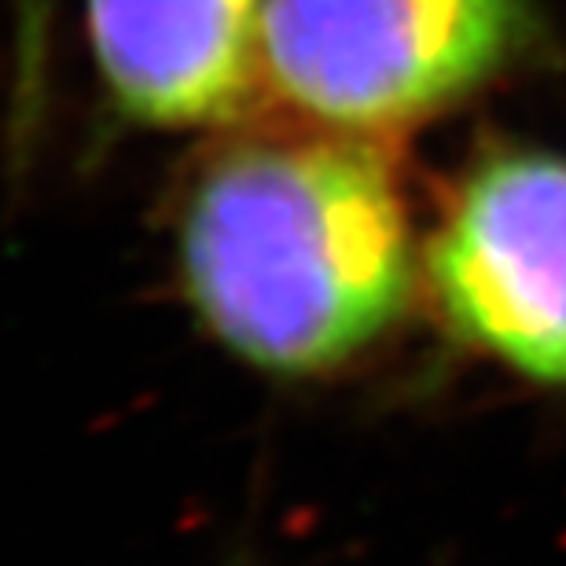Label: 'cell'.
<instances>
[{
  "instance_id": "4",
  "label": "cell",
  "mask_w": 566,
  "mask_h": 566,
  "mask_svg": "<svg viewBox=\"0 0 566 566\" xmlns=\"http://www.w3.org/2000/svg\"><path fill=\"white\" fill-rule=\"evenodd\" d=\"M266 0H85L110 104L148 129H217L255 107Z\"/></svg>"
},
{
  "instance_id": "3",
  "label": "cell",
  "mask_w": 566,
  "mask_h": 566,
  "mask_svg": "<svg viewBox=\"0 0 566 566\" xmlns=\"http://www.w3.org/2000/svg\"><path fill=\"white\" fill-rule=\"evenodd\" d=\"M420 269L460 346L566 387V155L485 151L452 188Z\"/></svg>"
},
{
  "instance_id": "5",
  "label": "cell",
  "mask_w": 566,
  "mask_h": 566,
  "mask_svg": "<svg viewBox=\"0 0 566 566\" xmlns=\"http://www.w3.org/2000/svg\"><path fill=\"white\" fill-rule=\"evenodd\" d=\"M15 12V78H12V151L30 155L45 121L48 67H52L56 0H12Z\"/></svg>"
},
{
  "instance_id": "2",
  "label": "cell",
  "mask_w": 566,
  "mask_h": 566,
  "mask_svg": "<svg viewBox=\"0 0 566 566\" xmlns=\"http://www.w3.org/2000/svg\"><path fill=\"white\" fill-rule=\"evenodd\" d=\"M526 0H266L261 78L306 126L387 144L526 48Z\"/></svg>"
},
{
  "instance_id": "1",
  "label": "cell",
  "mask_w": 566,
  "mask_h": 566,
  "mask_svg": "<svg viewBox=\"0 0 566 566\" xmlns=\"http://www.w3.org/2000/svg\"><path fill=\"white\" fill-rule=\"evenodd\" d=\"M207 335L272 379H328L398 328L420 261L382 140L306 126L210 151L174 221Z\"/></svg>"
}]
</instances>
